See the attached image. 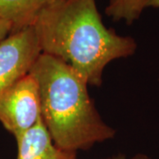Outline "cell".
<instances>
[{"mask_svg": "<svg viewBox=\"0 0 159 159\" xmlns=\"http://www.w3.org/2000/svg\"><path fill=\"white\" fill-rule=\"evenodd\" d=\"M42 53L70 66L89 86L100 87L109 63L133 56L137 43L102 20L96 0H56L32 25Z\"/></svg>", "mask_w": 159, "mask_h": 159, "instance_id": "cell-1", "label": "cell"}, {"mask_svg": "<svg viewBox=\"0 0 159 159\" xmlns=\"http://www.w3.org/2000/svg\"><path fill=\"white\" fill-rule=\"evenodd\" d=\"M29 74L39 87L43 122L59 148L88 150L115 136L96 108L89 84L66 63L41 53Z\"/></svg>", "mask_w": 159, "mask_h": 159, "instance_id": "cell-2", "label": "cell"}, {"mask_svg": "<svg viewBox=\"0 0 159 159\" xmlns=\"http://www.w3.org/2000/svg\"><path fill=\"white\" fill-rule=\"evenodd\" d=\"M41 119L39 87L28 74L0 96V123L16 140Z\"/></svg>", "mask_w": 159, "mask_h": 159, "instance_id": "cell-3", "label": "cell"}, {"mask_svg": "<svg viewBox=\"0 0 159 159\" xmlns=\"http://www.w3.org/2000/svg\"><path fill=\"white\" fill-rule=\"evenodd\" d=\"M41 53L33 27L11 33L0 42V96L29 74Z\"/></svg>", "mask_w": 159, "mask_h": 159, "instance_id": "cell-4", "label": "cell"}, {"mask_svg": "<svg viewBox=\"0 0 159 159\" xmlns=\"http://www.w3.org/2000/svg\"><path fill=\"white\" fill-rule=\"evenodd\" d=\"M15 141L16 159H77V152L59 148L55 144L43 119Z\"/></svg>", "mask_w": 159, "mask_h": 159, "instance_id": "cell-5", "label": "cell"}, {"mask_svg": "<svg viewBox=\"0 0 159 159\" xmlns=\"http://www.w3.org/2000/svg\"><path fill=\"white\" fill-rule=\"evenodd\" d=\"M56 0H0V19L10 23L11 33L32 27L45 7Z\"/></svg>", "mask_w": 159, "mask_h": 159, "instance_id": "cell-6", "label": "cell"}, {"mask_svg": "<svg viewBox=\"0 0 159 159\" xmlns=\"http://www.w3.org/2000/svg\"><path fill=\"white\" fill-rule=\"evenodd\" d=\"M149 0H109L105 13L114 21H125L131 25L139 20Z\"/></svg>", "mask_w": 159, "mask_h": 159, "instance_id": "cell-7", "label": "cell"}, {"mask_svg": "<svg viewBox=\"0 0 159 159\" xmlns=\"http://www.w3.org/2000/svg\"><path fill=\"white\" fill-rule=\"evenodd\" d=\"M11 31H12V28L11 24L0 19V42L6 39L9 34H11Z\"/></svg>", "mask_w": 159, "mask_h": 159, "instance_id": "cell-8", "label": "cell"}, {"mask_svg": "<svg viewBox=\"0 0 159 159\" xmlns=\"http://www.w3.org/2000/svg\"><path fill=\"white\" fill-rule=\"evenodd\" d=\"M106 159H150L147 155L144 154H137L135 156H134L132 158H127L125 155H116L113 157H111Z\"/></svg>", "mask_w": 159, "mask_h": 159, "instance_id": "cell-9", "label": "cell"}, {"mask_svg": "<svg viewBox=\"0 0 159 159\" xmlns=\"http://www.w3.org/2000/svg\"><path fill=\"white\" fill-rule=\"evenodd\" d=\"M152 7V8H159V0H149L148 3L147 8Z\"/></svg>", "mask_w": 159, "mask_h": 159, "instance_id": "cell-10", "label": "cell"}]
</instances>
